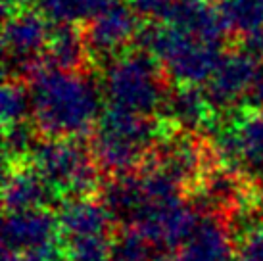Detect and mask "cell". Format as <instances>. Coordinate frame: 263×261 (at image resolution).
<instances>
[{
	"label": "cell",
	"mask_w": 263,
	"mask_h": 261,
	"mask_svg": "<svg viewBox=\"0 0 263 261\" xmlns=\"http://www.w3.org/2000/svg\"><path fill=\"white\" fill-rule=\"evenodd\" d=\"M43 14L56 23H85L95 14L102 0H39Z\"/></svg>",
	"instance_id": "obj_14"
},
{
	"label": "cell",
	"mask_w": 263,
	"mask_h": 261,
	"mask_svg": "<svg viewBox=\"0 0 263 261\" xmlns=\"http://www.w3.org/2000/svg\"><path fill=\"white\" fill-rule=\"evenodd\" d=\"M48 22L44 14L25 6L8 14L4 23V62L10 77H31L44 67V54L52 33Z\"/></svg>",
	"instance_id": "obj_5"
},
{
	"label": "cell",
	"mask_w": 263,
	"mask_h": 261,
	"mask_svg": "<svg viewBox=\"0 0 263 261\" xmlns=\"http://www.w3.org/2000/svg\"><path fill=\"white\" fill-rule=\"evenodd\" d=\"M212 2H217V4H221V2H225V0H212Z\"/></svg>",
	"instance_id": "obj_20"
},
{
	"label": "cell",
	"mask_w": 263,
	"mask_h": 261,
	"mask_svg": "<svg viewBox=\"0 0 263 261\" xmlns=\"http://www.w3.org/2000/svg\"><path fill=\"white\" fill-rule=\"evenodd\" d=\"M29 95L35 123L54 138L87 133L100 109V92L87 69L44 65L31 75Z\"/></svg>",
	"instance_id": "obj_1"
},
{
	"label": "cell",
	"mask_w": 263,
	"mask_h": 261,
	"mask_svg": "<svg viewBox=\"0 0 263 261\" xmlns=\"http://www.w3.org/2000/svg\"><path fill=\"white\" fill-rule=\"evenodd\" d=\"M261 71V60L250 56L242 48L238 52L223 54L219 65L205 83V98L212 108H231L246 98H252Z\"/></svg>",
	"instance_id": "obj_7"
},
{
	"label": "cell",
	"mask_w": 263,
	"mask_h": 261,
	"mask_svg": "<svg viewBox=\"0 0 263 261\" xmlns=\"http://www.w3.org/2000/svg\"><path fill=\"white\" fill-rule=\"evenodd\" d=\"M44 198V187L37 177L27 173H15L8 182L6 202L14 210H29L35 208Z\"/></svg>",
	"instance_id": "obj_17"
},
{
	"label": "cell",
	"mask_w": 263,
	"mask_h": 261,
	"mask_svg": "<svg viewBox=\"0 0 263 261\" xmlns=\"http://www.w3.org/2000/svg\"><path fill=\"white\" fill-rule=\"evenodd\" d=\"M154 137L146 116L110 108L102 116L95 137L98 160L110 169H127L137 163Z\"/></svg>",
	"instance_id": "obj_4"
},
{
	"label": "cell",
	"mask_w": 263,
	"mask_h": 261,
	"mask_svg": "<svg viewBox=\"0 0 263 261\" xmlns=\"http://www.w3.org/2000/svg\"><path fill=\"white\" fill-rule=\"evenodd\" d=\"M52 234V223L43 213H20L6 223L8 248H41Z\"/></svg>",
	"instance_id": "obj_10"
},
{
	"label": "cell",
	"mask_w": 263,
	"mask_h": 261,
	"mask_svg": "<svg viewBox=\"0 0 263 261\" xmlns=\"http://www.w3.org/2000/svg\"><path fill=\"white\" fill-rule=\"evenodd\" d=\"M104 95L111 108L148 116L165 104L169 77L148 50L123 52L104 69Z\"/></svg>",
	"instance_id": "obj_2"
},
{
	"label": "cell",
	"mask_w": 263,
	"mask_h": 261,
	"mask_svg": "<svg viewBox=\"0 0 263 261\" xmlns=\"http://www.w3.org/2000/svg\"><path fill=\"white\" fill-rule=\"evenodd\" d=\"M39 171L44 181L67 190L87 189L92 181V165L87 152L71 138L50 140L35 152Z\"/></svg>",
	"instance_id": "obj_8"
},
{
	"label": "cell",
	"mask_w": 263,
	"mask_h": 261,
	"mask_svg": "<svg viewBox=\"0 0 263 261\" xmlns=\"http://www.w3.org/2000/svg\"><path fill=\"white\" fill-rule=\"evenodd\" d=\"M139 12L129 0H102L95 14L83 23V36L90 62H110L127 52L139 36Z\"/></svg>",
	"instance_id": "obj_6"
},
{
	"label": "cell",
	"mask_w": 263,
	"mask_h": 261,
	"mask_svg": "<svg viewBox=\"0 0 263 261\" xmlns=\"http://www.w3.org/2000/svg\"><path fill=\"white\" fill-rule=\"evenodd\" d=\"M104 215L102 211L90 206V203H75L64 215V229L69 234L77 238H90L100 236L104 229Z\"/></svg>",
	"instance_id": "obj_15"
},
{
	"label": "cell",
	"mask_w": 263,
	"mask_h": 261,
	"mask_svg": "<svg viewBox=\"0 0 263 261\" xmlns=\"http://www.w3.org/2000/svg\"><path fill=\"white\" fill-rule=\"evenodd\" d=\"M238 261H263V231L256 232L248 240Z\"/></svg>",
	"instance_id": "obj_18"
},
{
	"label": "cell",
	"mask_w": 263,
	"mask_h": 261,
	"mask_svg": "<svg viewBox=\"0 0 263 261\" xmlns=\"http://www.w3.org/2000/svg\"><path fill=\"white\" fill-rule=\"evenodd\" d=\"M88 62L90 56L85 44L83 29L71 23H56L48 39L44 65L60 69H87Z\"/></svg>",
	"instance_id": "obj_9"
},
{
	"label": "cell",
	"mask_w": 263,
	"mask_h": 261,
	"mask_svg": "<svg viewBox=\"0 0 263 261\" xmlns=\"http://www.w3.org/2000/svg\"><path fill=\"white\" fill-rule=\"evenodd\" d=\"M31 111L29 85L22 79L8 81L2 88V119L6 125L23 123L25 116Z\"/></svg>",
	"instance_id": "obj_16"
},
{
	"label": "cell",
	"mask_w": 263,
	"mask_h": 261,
	"mask_svg": "<svg viewBox=\"0 0 263 261\" xmlns=\"http://www.w3.org/2000/svg\"><path fill=\"white\" fill-rule=\"evenodd\" d=\"M142 48L158 60L167 77L181 87L208 83L223 58V44L208 43L169 23H154L140 33Z\"/></svg>",
	"instance_id": "obj_3"
},
{
	"label": "cell",
	"mask_w": 263,
	"mask_h": 261,
	"mask_svg": "<svg viewBox=\"0 0 263 261\" xmlns=\"http://www.w3.org/2000/svg\"><path fill=\"white\" fill-rule=\"evenodd\" d=\"M229 240L212 223H205L192 232L183 252V261H229Z\"/></svg>",
	"instance_id": "obj_11"
},
{
	"label": "cell",
	"mask_w": 263,
	"mask_h": 261,
	"mask_svg": "<svg viewBox=\"0 0 263 261\" xmlns=\"http://www.w3.org/2000/svg\"><path fill=\"white\" fill-rule=\"evenodd\" d=\"M219 14L229 35L244 36L263 25V0H225Z\"/></svg>",
	"instance_id": "obj_13"
},
{
	"label": "cell",
	"mask_w": 263,
	"mask_h": 261,
	"mask_svg": "<svg viewBox=\"0 0 263 261\" xmlns=\"http://www.w3.org/2000/svg\"><path fill=\"white\" fill-rule=\"evenodd\" d=\"M163 106H167L171 116L181 125L186 127H198L208 119L212 104L208 102L205 95L198 92L194 87H181L169 92Z\"/></svg>",
	"instance_id": "obj_12"
},
{
	"label": "cell",
	"mask_w": 263,
	"mask_h": 261,
	"mask_svg": "<svg viewBox=\"0 0 263 261\" xmlns=\"http://www.w3.org/2000/svg\"><path fill=\"white\" fill-rule=\"evenodd\" d=\"M27 2H29V0H4L6 8H14V10H17V8H23Z\"/></svg>",
	"instance_id": "obj_19"
}]
</instances>
